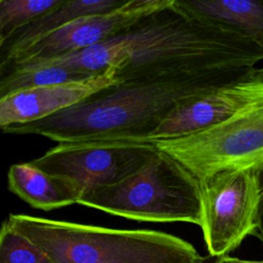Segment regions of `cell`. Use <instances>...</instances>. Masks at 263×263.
<instances>
[{
  "label": "cell",
  "mask_w": 263,
  "mask_h": 263,
  "mask_svg": "<svg viewBox=\"0 0 263 263\" xmlns=\"http://www.w3.org/2000/svg\"><path fill=\"white\" fill-rule=\"evenodd\" d=\"M0 76V98L22 89L80 81L91 77L63 66L47 64L17 65L1 72Z\"/></svg>",
  "instance_id": "obj_15"
},
{
  "label": "cell",
  "mask_w": 263,
  "mask_h": 263,
  "mask_svg": "<svg viewBox=\"0 0 263 263\" xmlns=\"http://www.w3.org/2000/svg\"><path fill=\"white\" fill-rule=\"evenodd\" d=\"M130 50V40L125 32L78 51L23 64L58 65L78 71L87 76H93L105 72L109 68L115 66L120 67L127 59Z\"/></svg>",
  "instance_id": "obj_14"
},
{
  "label": "cell",
  "mask_w": 263,
  "mask_h": 263,
  "mask_svg": "<svg viewBox=\"0 0 263 263\" xmlns=\"http://www.w3.org/2000/svg\"><path fill=\"white\" fill-rule=\"evenodd\" d=\"M119 66L87 79L22 89L0 98L1 128L44 119L121 83Z\"/></svg>",
  "instance_id": "obj_10"
},
{
  "label": "cell",
  "mask_w": 263,
  "mask_h": 263,
  "mask_svg": "<svg viewBox=\"0 0 263 263\" xmlns=\"http://www.w3.org/2000/svg\"><path fill=\"white\" fill-rule=\"evenodd\" d=\"M157 150L150 142L77 141L59 143L31 162L48 174L68 179L85 194L133 175Z\"/></svg>",
  "instance_id": "obj_6"
},
{
  "label": "cell",
  "mask_w": 263,
  "mask_h": 263,
  "mask_svg": "<svg viewBox=\"0 0 263 263\" xmlns=\"http://www.w3.org/2000/svg\"><path fill=\"white\" fill-rule=\"evenodd\" d=\"M214 263H263V261H253V260H242L238 258H232L228 256H224L218 258Z\"/></svg>",
  "instance_id": "obj_19"
},
{
  "label": "cell",
  "mask_w": 263,
  "mask_h": 263,
  "mask_svg": "<svg viewBox=\"0 0 263 263\" xmlns=\"http://www.w3.org/2000/svg\"><path fill=\"white\" fill-rule=\"evenodd\" d=\"M200 184V228L210 256L221 258L255 233L261 194L258 173L257 170L224 171Z\"/></svg>",
  "instance_id": "obj_7"
},
{
  "label": "cell",
  "mask_w": 263,
  "mask_h": 263,
  "mask_svg": "<svg viewBox=\"0 0 263 263\" xmlns=\"http://www.w3.org/2000/svg\"><path fill=\"white\" fill-rule=\"evenodd\" d=\"M258 178L260 182V188H261V194H260V201H259V208L256 218V230L254 235L257 236L262 245H263V165L257 170Z\"/></svg>",
  "instance_id": "obj_18"
},
{
  "label": "cell",
  "mask_w": 263,
  "mask_h": 263,
  "mask_svg": "<svg viewBox=\"0 0 263 263\" xmlns=\"http://www.w3.org/2000/svg\"><path fill=\"white\" fill-rule=\"evenodd\" d=\"M247 72H189L122 81L49 117L2 130L38 135L58 143L91 140L147 142L179 105Z\"/></svg>",
  "instance_id": "obj_1"
},
{
  "label": "cell",
  "mask_w": 263,
  "mask_h": 263,
  "mask_svg": "<svg viewBox=\"0 0 263 263\" xmlns=\"http://www.w3.org/2000/svg\"><path fill=\"white\" fill-rule=\"evenodd\" d=\"M78 203L136 221L202 224L200 182L159 149L136 173L83 194Z\"/></svg>",
  "instance_id": "obj_4"
},
{
  "label": "cell",
  "mask_w": 263,
  "mask_h": 263,
  "mask_svg": "<svg viewBox=\"0 0 263 263\" xmlns=\"http://www.w3.org/2000/svg\"><path fill=\"white\" fill-rule=\"evenodd\" d=\"M124 3V0H62L55 7L16 32L1 46L0 58L4 60L11 57L76 18L111 11Z\"/></svg>",
  "instance_id": "obj_12"
},
{
  "label": "cell",
  "mask_w": 263,
  "mask_h": 263,
  "mask_svg": "<svg viewBox=\"0 0 263 263\" xmlns=\"http://www.w3.org/2000/svg\"><path fill=\"white\" fill-rule=\"evenodd\" d=\"M172 3L173 0H127L111 11L76 18L27 48L1 60L0 73L23 63L78 51L123 34Z\"/></svg>",
  "instance_id": "obj_8"
},
{
  "label": "cell",
  "mask_w": 263,
  "mask_h": 263,
  "mask_svg": "<svg viewBox=\"0 0 263 263\" xmlns=\"http://www.w3.org/2000/svg\"><path fill=\"white\" fill-rule=\"evenodd\" d=\"M0 263H55L41 248L15 230L7 220L0 230Z\"/></svg>",
  "instance_id": "obj_17"
},
{
  "label": "cell",
  "mask_w": 263,
  "mask_h": 263,
  "mask_svg": "<svg viewBox=\"0 0 263 263\" xmlns=\"http://www.w3.org/2000/svg\"><path fill=\"white\" fill-rule=\"evenodd\" d=\"M153 143L200 183L224 171L259 170L263 165V101L205 129Z\"/></svg>",
  "instance_id": "obj_5"
},
{
  "label": "cell",
  "mask_w": 263,
  "mask_h": 263,
  "mask_svg": "<svg viewBox=\"0 0 263 263\" xmlns=\"http://www.w3.org/2000/svg\"><path fill=\"white\" fill-rule=\"evenodd\" d=\"M9 190L32 208L51 211L78 203L82 191L71 181L48 174L30 162L12 164L7 173Z\"/></svg>",
  "instance_id": "obj_11"
},
{
  "label": "cell",
  "mask_w": 263,
  "mask_h": 263,
  "mask_svg": "<svg viewBox=\"0 0 263 263\" xmlns=\"http://www.w3.org/2000/svg\"><path fill=\"white\" fill-rule=\"evenodd\" d=\"M263 101V68L220 84L179 105L148 137L147 142L175 139L221 123Z\"/></svg>",
  "instance_id": "obj_9"
},
{
  "label": "cell",
  "mask_w": 263,
  "mask_h": 263,
  "mask_svg": "<svg viewBox=\"0 0 263 263\" xmlns=\"http://www.w3.org/2000/svg\"><path fill=\"white\" fill-rule=\"evenodd\" d=\"M178 4L190 13L239 32L263 50V0H178Z\"/></svg>",
  "instance_id": "obj_13"
},
{
  "label": "cell",
  "mask_w": 263,
  "mask_h": 263,
  "mask_svg": "<svg viewBox=\"0 0 263 263\" xmlns=\"http://www.w3.org/2000/svg\"><path fill=\"white\" fill-rule=\"evenodd\" d=\"M132 50L123 81L189 72L243 73L263 60L251 39L183 9L178 0L126 31Z\"/></svg>",
  "instance_id": "obj_2"
},
{
  "label": "cell",
  "mask_w": 263,
  "mask_h": 263,
  "mask_svg": "<svg viewBox=\"0 0 263 263\" xmlns=\"http://www.w3.org/2000/svg\"><path fill=\"white\" fill-rule=\"evenodd\" d=\"M62 0H0V47Z\"/></svg>",
  "instance_id": "obj_16"
},
{
  "label": "cell",
  "mask_w": 263,
  "mask_h": 263,
  "mask_svg": "<svg viewBox=\"0 0 263 263\" xmlns=\"http://www.w3.org/2000/svg\"><path fill=\"white\" fill-rule=\"evenodd\" d=\"M9 224L55 263H205L188 241L156 230L113 229L10 214Z\"/></svg>",
  "instance_id": "obj_3"
}]
</instances>
